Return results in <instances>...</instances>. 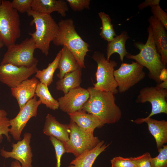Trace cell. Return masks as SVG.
Returning a JSON list of instances; mask_svg holds the SVG:
<instances>
[{
    "mask_svg": "<svg viewBox=\"0 0 167 167\" xmlns=\"http://www.w3.org/2000/svg\"><path fill=\"white\" fill-rule=\"evenodd\" d=\"M129 38L127 32L123 31L119 35H116L112 41L109 42L106 49V59L109 61L112 55L117 53L119 55L120 60L122 62L124 57L129 54L125 46Z\"/></svg>",
    "mask_w": 167,
    "mask_h": 167,
    "instance_id": "cell-24",
    "label": "cell"
},
{
    "mask_svg": "<svg viewBox=\"0 0 167 167\" xmlns=\"http://www.w3.org/2000/svg\"><path fill=\"white\" fill-rule=\"evenodd\" d=\"M10 167H22L18 161L15 160L12 162Z\"/></svg>",
    "mask_w": 167,
    "mask_h": 167,
    "instance_id": "cell-39",
    "label": "cell"
},
{
    "mask_svg": "<svg viewBox=\"0 0 167 167\" xmlns=\"http://www.w3.org/2000/svg\"><path fill=\"white\" fill-rule=\"evenodd\" d=\"M37 65L31 67L11 64L0 65V81L11 88H14L36 73Z\"/></svg>",
    "mask_w": 167,
    "mask_h": 167,
    "instance_id": "cell-12",
    "label": "cell"
},
{
    "mask_svg": "<svg viewBox=\"0 0 167 167\" xmlns=\"http://www.w3.org/2000/svg\"><path fill=\"white\" fill-rule=\"evenodd\" d=\"M61 51L57 53L54 60L49 64L48 66L42 70H38L35 77L38 79L40 82L48 87L53 81V75L56 70L58 69Z\"/></svg>",
    "mask_w": 167,
    "mask_h": 167,
    "instance_id": "cell-25",
    "label": "cell"
},
{
    "mask_svg": "<svg viewBox=\"0 0 167 167\" xmlns=\"http://www.w3.org/2000/svg\"><path fill=\"white\" fill-rule=\"evenodd\" d=\"M2 0H0V5L2 3Z\"/></svg>",
    "mask_w": 167,
    "mask_h": 167,
    "instance_id": "cell-42",
    "label": "cell"
},
{
    "mask_svg": "<svg viewBox=\"0 0 167 167\" xmlns=\"http://www.w3.org/2000/svg\"><path fill=\"white\" fill-rule=\"evenodd\" d=\"M143 67L137 62L131 64L122 63L120 67L114 71L113 75L118 84V92H125L145 77Z\"/></svg>",
    "mask_w": 167,
    "mask_h": 167,
    "instance_id": "cell-9",
    "label": "cell"
},
{
    "mask_svg": "<svg viewBox=\"0 0 167 167\" xmlns=\"http://www.w3.org/2000/svg\"><path fill=\"white\" fill-rule=\"evenodd\" d=\"M98 15L102 24L100 35L104 40L109 42L112 41L116 36L111 23V19L108 15L104 12H100Z\"/></svg>",
    "mask_w": 167,
    "mask_h": 167,
    "instance_id": "cell-27",
    "label": "cell"
},
{
    "mask_svg": "<svg viewBox=\"0 0 167 167\" xmlns=\"http://www.w3.org/2000/svg\"><path fill=\"white\" fill-rule=\"evenodd\" d=\"M153 16L159 20L165 29H167V13L164 11L159 5L150 7Z\"/></svg>",
    "mask_w": 167,
    "mask_h": 167,
    "instance_id": "cell-31",
    "label": "cell"
},
{
    "mask_svg": "<svg viewBox=\"0 0 167 167\" xmlns=\"http://www.w3.org/2000/svg\"><path fill=\"white\" fill-rule=\"evenodd\" d=\"M82 68L79 67L76 70L66 74L56 83V89L62 91L64 94L71 90L80 87L81 82Z\"/></svg>",
    "mask_w": 167,
    "mask_h": 167,
    "instance_id": "cell-23",
    "label": "cell"
},
{
    "mask_svg": "<svg viewBox=\"0 0 167 167\" xmlns=\"http://www.w3.org/2000/svg\"><path fill=\"white\" fill-rule=\"evenodd\" d=\"M131 121L137 124L146 122L148 125V130L154 138L158 150L161 148L167 143V121L164 120H158L151 118H138Z\"/></svg>",
    "mask_w": 167,
    "mask_h": 167,
    "instance_id": "cell-16",
    "label": "cell"
},
{
    "mask_svg": "<svg viewBox=\"0 0 167 167\" xmlns=\"http://www.w3.org/2000/svg\"><path fill=\"white\" fill-rule=\"evenodd\" d=\"M110 144H107L103 140L100 141L94 148L76 157L70 163L68 167H92L97 157Z\"/></svg>",
    "mask_w": 167,
    "mask_h": 167,
    "instance_id": "cell-21",
    "label": "cell"
},
{
    "mask_svg": "<svg viewBox=\"0 0 167 167\" xmlns=\"http://www.w3.org/2000/svg\"><path fill=\"white\" fill-rule=\"evenodd\" d=\"M32 16L31 25L35 24L36 30L29 32L35 43L36 49H39L46 56L49 54L50 44L54 40L57 33L58 24L50 15L42 14L32 10L27 13Z\"/></svg>",
    "mask_w": 167,
    "mask_h": 167,
    "instance_id": "cell-4",
    "label": "cell"
},
{
    "mask_svg": "<svg viewBox=\"0 0 167 167\" xmlns=\"http://www.w3.org/2000/svg\"><path fill=\"white\" fill-rule=\"evenodd\" d=\"M87 89L89 97L80 110L92 114L104 125L114 123L120 120L122 111L115 103L113 93L97 90L93 87Z\"/></svg>",
    "mask_w": 167,
    "mask_h": 167,
    "instance_id": "cell-1",
    "label": "cell"
},
{
    "mask_svg": "<svg viewBox=\"0 0 167 167\" xmlns=\"http://www.w3.org/2000/svg\"><path fill=\"white\" fill-rule=\"evenodd\" d=\"M71 9L75 11L89 9L90 0H66Z\"/></svg>",
    "mask_w": 167,
    "mask_h": 167,
    "instance_id": "cell-34",
    "label": "cell"
},
{
    "mask_svg": "<svg viewBox=\"0 0 167 167\" xmlns=\"http://www.w3.org/2000/svg\"><path fill=\"white\" fill-rule=\"evenodd\" d=\"M89 97L87 89L80 87L71 90L58 99L59 108L68 114L80 110Z\"/></svg>",
    "mask_w": 167,
    "mask_h": 167,
    "instance_id": "cell-14",
    "label": "cell"
},
{
    "mask_svg": "<svg viewBox=\"0 0 167 167\" xmlns=\"http://www.w3.org/2000/svg\"><path fill=\"white\" fill-rule=\"evenodd\" d=\"M10 126L9 120L6 117L0 118V143L2 142L4 135L6 137L8 141H11L10 137L9 135L10 130L9 127Z\"/></svg>",
    "mask_w": 167,
    "mask_h": 167,
    "instance_id": "cell-35",
    "label": "cell"
},
{
    "mask_svg": "<svg viewBox=\"0 0 167 167\" xmlns=\"http://www.w3.org/2000/svg\"><path fill=\"white\" fill-rule=\"evenodd\" d=\"M36 49L33 39L26 38L19 44L7 47L0 65L11 64L27 67L37 65L38 61L34 56Z\"/></svg>",
    "mask_w": 167,
    "mask_h": 167,
    "instance_id": "cell-6",
    "label": "cell"
},
{
    "mask_svg": "<svg viewBox=\"0 0 167 167\" xmlns=\"http://www.w3.org/2000/svg\"><path fill=\"white\" fill-rule=\"evenodd\" d=\"M156 86L160 89H167V80L162 81L159 84H157Z\"/></svg>",
    "mask_w": 167,
    "mask_h": 167,
    "instance_id": "cell-38",
    "label": "cell"
},
{
    "mask_svg": "<svg viewBox=\"0 0 167 167\" xmlns=\"http://www.w3.org/2000/svg\"><path fill=\"white\" fill-rule=\"evenodd\" d=\"M4 45V44L1 41H0V48L2 47Z\"/></svg>",
    "mask_w": 167,
    "mask_h": 167,
    "instance_id": "cell-41",
    "label": "cell"
},
{
    "mask_svg": "<svg viewBox=\"0 0 167 167\" xmlns=\"http://www.w3.org/2000/svg\"><path fill=\"white\" fill-rule=\"evenodd\" d=\"M41 102L37 100L35 96L29 100L21 109L16 116L9 120L11 127L9 133L15 140H21L22 132L29 119L33 117H36L37 110Z\"/></svg>",
    "mask_w": 167,
    "mask_h": 167,
    "instance_id": "cell-11",
    "label": "cell"
},
{
    "mask_svg": "<svg viewBox=\"0 0 167 167\" xmlns=\"http://www.w3.org/2000/svg\"><path fill=\"white\" fill-rule=\"evenodd\" d=\"M66 1L64 0H33L32 10L42 14L50 15L54 12L64 17L68 10Z\"/></svg>",
    "mask_w": 167,
    "mask_h": 167,
    "instance_id": "cell-19",
    "label": "cell"
},
{
    "mask_svg": "<svg viewBox=\"0 0 167 167\" xmlns=\"http://www.w3.org/2000/svg\"><path fill=\"white\" fill-rule=\"evenodd\" d=\"M92 58L97 64L96 82L93 84V87L111 92L114 95L118 93V84L113 75L114 68L117 66V63L114 60H107L103 53L97 51L94 52Z\"/></svg>",
    "mask_w": 167,
    "mask_h": 167,
    "instance_id": "cell-7",
    "label": "cell"
},
{
    "mask_svg": "<svg viewBox=\"0 0 167 167\" xmlns=\"http://www.w3.org/2000/svg\"><path fill=\"white\" fill-rule=\"evenodd\" d=\"M152 30V36L156 49L160 55L163 64L167 63V34L161 22L153 15L148 19Z\"/></svg>",
    "mask_w": 167,
    "mask_h": 167,
    "instance_id": "cell-15",
    "label": "cell"
},
{
    "mask_svg": "<svg viewBox=\"0 0 167 167\" xmlns=\"http://www.w3.org/2000/svg\"><path fill=\"white\" fill-rule=\"evenodd\" d=\"M148 36L146 43L135 42L134 45L140 50L135 55L129 54L125 57L128 58L136 61L148 70L149 78L154 80L157 84L161 82L159 78L161 70L166 68L162 62L161 57L156 49L153 39L151 28L149 25L147 29Z\"/></svg>",
    "mask_w": 167,
    "mask_h": 167,
    "instance_id": "cell-3",
    "label": "cell"
},
{
    "mask_svg": "<svg viewBox=\"0 0 167 167\" xmlns=\"http://www.w3.org/2000/svg\"><path fill=\"white\" fill-rule=\"evenodd\" d=\"M39 81L35 77L27 79L16 87L11 88L12 95L17 100L20 109L36 95L35 91Z\"/></svg>",
    "mask_w": 167,
    "mask_h": 167,
    "instance_id": "cell-17",
    "label": "cell"
},
{
    "mask_svg": "<svg viewBox=\"0 0 167 167\" xmlns=\"http://www.w3.org/2000/svg\"><path fill=\"white\" fill-rule=\"evenodd\" d=\"M72 120L82 131L93 134L95 129L100 128L104 125L97 118L92 114L82 110L68 114Z\"/></svg>",
    "mask_w": 167,
    "mask_h": 167,
    "instance_id": "cell-20",
    "label": "cell"
},
{
    "mask_svg": "<svg viewBox=\"0 0 167 167\" xmlns=\"http://www.w3.org/2000/svg\"><path fill=\"white\" fill-rule=\"evenodd\" d=\"M49 138L55 150L56 159V167H60L62 157L66 152L64 144L54 137L50 136Z\"/></svg>",
    "mask_w": 167,
    "mask_h": 167,
    "instance_id": "cell-29",
    "label": "cell"
},
{
    "mask_svg": "<svg viewBox=\"0 0 167 167\" xmlns=\"http://www.w3.org/2000/svg\"><path fill=\"white\" fill-rule=\"evenodd\" d=\"M61 51L58 68L59 72L57 75L59 79H62L66 74L80 67L72 53L66 47L63 46Z\"/></svg>",
    "mask_w": 167,
    "mask_h": 167,
    "instance_id": "cell-22",
    "label": "cell"
},
{
    "mask_svg": "<svg viewBox=\"0 0 167 167\" xmlns=\"http://www.w3.org/2000/svg\"><path fill=\"white\" fill-rule=\"evenodd\" d=\"M167 89H160L156 86L147 87L142 88L135 100L137 103L146 102L152 106L151 113L145 118H151L155 114L167 113Z\"/></svg>",
    "mask_w": 167,
    "mask_h": 167,
    "instance_id": "cell-10",
    "label": "cell"
},
{
    "mask_svg": "<svg viewBox=\"0 0 167 167\" xmlns=\"http://www.w3.org/2000/svg\"><path fill=\"white\" fill-rule=\"evenodd\" d=\"M160 0H146L140 4L138 7L140 10H142L148 6L150 7L159 5Z\"/></svg>",
    "mask_w": 167,
    "mask_h": 167,
    "instance_id": "cell-36",
    "label": "cell"
},
{
    "mask_svg": "<svg viewBox=\"0 0 167 167\" xmlns=\"http://www.w3.org/2000/svg\"><path fill=\"white\" fill-rule=\"evenodd\" d=\"M68 125L70 130L69 139L63 143L66 152L72 153L76 157L92 149L100 142L93 134L82 131L72 120Z\"/></svg>",
    "mask_w": 167,
    "mask_h": 167,
    "instance_id": "cell-8",
    "label": "cell"
},
{
    "mask_svg": "<svg viewBox=\"0 0 167 167\" xmlns=\"http://www.w3.org/2000/svg\"><path fill=\"white\" fill-rule=\"evenodd\" d=\"M32 135L30 133H25L22 140L16 143H12V149L11 152L0 149V155L5 158H11L18 161L22 167H32V153L30 143Z\"/></svg>",
    "mask_w": 167,
    "mask_h": 167,
    "instance_id": "cell-13",
    "label": "cell"
},
{
    "mask_svg": "<svg viewBox=\"0 0 167 167\" xmlns=\"http://www.w3.org/2000/svg\"><path fill=\"white\" fill-rule=\"evenodd\" d=\"M45 135L53 136L64 143L69 139L70 130L69 125L62 124L49 113L47 115L43 129Z\"/></svg>",
    "mask_w": 167,
    "mask_h": 167,
    "instance_id": "cell-18",
    "label": "cell"
},
{
    "mask_svg": "<svg viewBox=\"0 0 167 167\" xmlns=\"http://www.w3.org/2000/svg\"><path fill=\"white\" fill-rule=\"evenodd\" d=\"M159 78L161 82L167 80V70L166 68L161 70L159 75Z\"/></svg>",
    "mask_w": 167,
    "mask_h": 167,
    "instance_id": "cell-37",
    "label": "cell"
},
{
    "mask_svg": "<svg viewBox=\"0 0 167 167\" xmlns=\"http://www.w3.org/2000/svg\"><path fill=\"white\" fill-rule=\"evenodd\" d=\"M35 94L39 98L41 104L45 105L47 108L53 110L59 108L58 101L53 97L47 85L39 81L36 86Z\"/></svg>",
    "mask_w": 167,
    "mask_h": 167,
    "instance_id": "cell-26",
    "label": "cell"
},
{
    "mask_svg": "<svg viewBox=\"0 0 167 167\" xmlns=\"http://www.w3.org/2000/svg\"><path fill=\"white\" fill-rule=\"evenodd\" d=\"M158 151V155L151 159V167H167V145H164Z\"/></svg>",
    "mask_w": 167,
    "mask_h": 167,
    "instance_id": "cell-28",
    "label": "cell"
},
{
    "mask_svg": "<svg viewBox=\"0 0 167 167\" xmlns=\"http://www.w3.org/2000/svg\"><path fill=\"white\" fill-rule=\"evenodd\" d=\"M7 113L6 111L3 109H0V118L6 117Z\"/></svg>",
    "mask_w": 167,
    "mask_h": 167,
    "instance_id": "cell-40",
    "label": "cell"
},
{
    "mask_svg": "<svg viewBox=\"0 0 167 167\" xmlns=\"http://www.w3.org/2000/svg\"><path fill=\"white\" fill-rule=\"evenodd\" d=\"M152 157L148 152L136 157H131L136 167H151L150 160Z\"/></svg>",
    "mask_w": 167,
    "mask_h": 167,
    "instance_id": "cell-33",
    "label": "cell"
},
{
    "mask_svg": "<svg viewBox=\"0 0 167 167\" xmlns=\"http://www.w3.org/2000/svg\"><path fill=\"white\" fill-rule=\"evenodd\" d=\"M20 20L18 12L11 2L2 0L0 5V41L7 47L15 44L21 35Z\"/></svg>",
    "mask_w": 167,
    "mask_h": 167,
    "instance_id": "cell-5",
    "label": "cell"
},
{
    "mask_svg": "<svg viewBox=\"0 0 167 167\" xmlns=\"http://www.w3.org/2000/svg\"><path fill=\"white\" fill-rule=\"evenodd\" d=\"M58 24V31L53 41L54 44L57 46L66 47L72 53L80 67L82 69L85 68L84 58L90 51L89 44L76 31L72 19H61Z\"/></svg>",
    "mask_w": 167,
    "mask_h": 167,
    "instance_id": "cell-2",
    "label": "cell"
},
{
    "mask_svg": "<svg viewBox=\"0 0 167 167\" xmlns=\"http://www.w3.org/2000/svg\"><path fill=\"white\" fill-rule=\"evenodd\" d=\"M110 162L111 167H136L130 157L116 156L110 160Z\"/></svg>",
    "mask_w": 167,
    "mask_h": 167,
    "instance_id": "cell-32",
    "label": "cell"
},
{
    "mask_svg": "<svg viewBox=\"0 0 167 167\" xmlns=\"http://www.w3.org/2000/svg\"><path fill=\"white\" fill-rule=\"evenodd\" d=\"M33 0H13L11 2L12 8L21 13L32 10Z\"/></svg>",
    "mask_w": 167,
    "mask_h": 167,
    "instance_id": "cell-30",
    "label": "cell"
}]
</instances>
